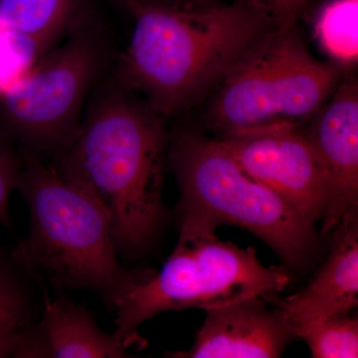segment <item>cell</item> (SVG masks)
I'll list each match as a JSON object with an SVG mask.
<instances>
[{
  "label": "cell",
  "instance_id": "1",
  "mask_svg": "<svg viewBox=\"0 0 358 358\" xmlns=\"http://www.w3.org/2000/svg\"><path fill=\"white\" fill-rule=\"evenodd\" d=\"M88 106L51 166L102 206L117 255L136 259L154 246L166 221V119L115 81Z\"/></svg>",
  "mask_w": 358,
  "mask_h": 358
},
{
  "label": "cell",
  "instance_id": "2",
  "mask_svg": "<svg viewBox=\"0 0 358 358\" xmlns=\"http://www.w3.org/2000/svg\"><path fill=\"white\" fill-rule=\"evenodd\" d=\"M124 4L134 30L115 81L166 120L206 100L278 30L265 0H214L189 9Z\"/></svg>",
  "mask_w": 358,
  "mask_h": 358
},
{
  "label": "cell",
  "instance_id": "3",
  "mask_svg": "<svg viewBox=\"0 0 358 358\" xmlns=\"http://www.w3.org/2000/svg\"><path fill=\"white\" fill-rule=\"evenodd\" d=\"M20 152L15 190L27 205L30 230L11 250L13 262L60 288L94 292L115 310L145 270L129 271L119 262L110 219L100 204L40 155Z\"/></svg>",
  "mask_w": 358,
  "mask_h": 358
},
{
  "label": "cell",
  "instance_id": "4",
  "mask_svg": "<svg viewBox=\"0 0 358 358\" xmlns=\"http://www.w3.org/2000/svg\"><path fill=\"white\" fill-rule=\"evenodd\" d=\"M167 164L180 192L179 226L206 232L235 226L262 240L285 267L303 270L313 262L315 223L247 176L217 138L192 129L169 134Z\"/></svg>",
  "mask_w": 358,
  "mask_h": 358
},
{
  "label": "cell",
  "instance_id": "5",
  "mask_svg": "<svg viewBox=\"0 0 358 358\" xmlns=\"http://www.w3.org/2000/svg\"><path fill=\"white\" fill-rule=\"evenodd\" d=\"M291 281L288 268L267 267L252 247L179 226L178 244L160 271L145 270L115 303L114 334L127 350H141L147 343L138 329L160 313L208 310L253 296L275 299Z\"/></svg>",
  "mask_w": 358,
  "mask_h": 358
},
{
  "label": "cell",
  "instance_id": "6",
  "mask_svg": "<svg viewBox=\"0 0 358 358\" xmlns=\"http://www.w3.org/2000/svg\"><path fill=\"white\" fill-rule=\"evenodd\" d=\"M345 73L331 61L315 58L296 28L275 30L207 98L205 127L222 138L274 124L303 126Z\"/></svg>",
  "mask_w": 358,
  "mask_h": 358
},
{
  "label": "cell",
  "instance_id": "7",
  "mask_svg": "<svg viewBox=\"0 0 358 358\" xmlns=\"http://www.w3.org/2000/svg\"><path fill=\"white\" fill-rule=\"evenodd\" d=\"M107 60L98 32L72 27L65 44L0 93V136L40 157H57L76 136Z\"/></svg>",
  "mask_w": 358,
  "mask_h": 358
},
{
  "label": "cell",
  "instance_id": "8",
  "mask_svg": "<svg viewBox=\"0 0 358 358\" xmlns=\"http://www.w3.org/2000/svg\"><path fill=\"white\" fill-rule=\"evenodd\" d=\"M324 180L322 232L358 218V83L345 73L331 98L300 127Z\"/></svg>",
  "mask_w": 358,
  "mask_h": 358
},
{
  "label": "cell",
  "instance_id": "9",
  "mask_svg": "<svg viewBox=\"0 0 358 358\" xmlns=\"http://www.w3.org/2000/svg\"><path fill=\"white\" fill-rule=\"evenodd\" d=\"M217 140L247 176L277 193L312 222L320 221L324 180L300 127L274 124Z\"/></svg>",
  "mask_w": 358,
  "mask_h": 358
},
{
  "label": "cell",
  "instance_id": "10",
  "mask_svg": "<svg viewBox=\"0 0 358 358\" xmlns=\"http://www.w3.org/2000/svg\"><path fill=\"white\" fill-rule=\"evenodd\" d=\"M203 324L187 350L166 353L173 358H277L296 338L279 308L260 296L205 310Z\"/></svg>",
  "mask_w": 358,
  "mask_h": 358
},
{
  "label": "cell",
  "instance_id": "11",
  "mask_svg": "<svg viewBox=\"0 0 358 358\" xmlns=\"http://www.w3.org/2000/svg\"><path fill=\"white\" fill-rule=\"evenodd\" d=\"M329 235L331 250L319 272L305 288L278 303L296 338L327 317L350 315L358 305V218Z\"/></svg>",
  "mask_w": 358,
  "mask_h": 358
},
{
  "label": "cell",
  "instance_id": "12",
  "mask_svg": "<svg viewBox=\"0 0 358 358\" xmlns=\"http://www.w3.org/2000/svg\"><path fill=\"white\" fill-rule=\"evenodd\" d=\"M128 350L115 334L103 331L95 315L68 299H47L36 326L23 331L18 358H124Z\"/></svg>",
  "mask_w": 358,
  "mask_h": 358
},
{
  "label": "cell",
  "instance_id": "13",
  "mask_svg": "<svg viewBox=\"0 0 358 358\" xmlns=\"http://www.w3.org/2000/svg\"><path fill=\"white\" fill-rule=\"evenodd\" d=\"M80 0H0V23L6 31L45 52L73 27Z\"/></svg>",
  "mask_w": 358,
  "mask_h": 358
},
{
  "label": "cell",
  "instance_id": "14",
  "mask_svg": "<svg viewBox=\"0 0 358 358\" xmlns=\"http://www.w3.org/2000/svg\"><path fill=\"white\" fill-rule=\"evenodd\" d=\"M313 35L331 62L352 72L358 61V0H327L315 13Z\"/></svg>",
  "mask_w": 358,
  "mask_h": 358
},
{
  "label": "cell",
  "instance_id": "15",
  "mask_svg": "<svg viewBox=\"0 0 358 358\" xmlns=\"http://www.w3.org/2000/svg\"><path fill=\"white\" fill-rule=\"evenodd\" d=\"M313 358L358 357V320L336 315L308 327L299 336Z\"/></svg>",
  "mask_w": 358,
  "mask_h": 358
},
{
  "label": "cell",
  "instance_id": "16",
  "mask_svg": "<svg viewBox=\"0 0 358 358\" xmlns=\"http://www.w3.org/2000/svg\"><path fill=\"white\" fill-rule=\"evenodd\" d=\"M17 265L0 252V315L29 324V305Z\"/></svg>",
  "mask_w": 358,
  "mask_h": 358
},
{
  "label": "cell",
  "instance_id": "17",
  "mask_svg": "<svg viewBox=\"0 0 358 358\" xmlns=\"http://www.w3.org/2000/svg\"><path fill=\"white\" fill-rule=\"evenodd\" d=\"M22 159L20 152H16L13 143L0 136V225L11 228L9 200L15 190L20 176Z\"/></svg>",
  "mask_w": 358,
  "mask_h": 358
},
{
  "label": "cell",
  "instance_id": "18",
  "mask_svg": "<svg viewBox=\"0 0 358 358\" xmlns=\"http://www.w3.org/2000/svg\"><path fill=\"white\" fill-rule=\"evenodd\" d=\"M278 31L288 32L298 26L310 0H265Z\"/></svg>",
  "mask_w": 358,
  "mask_h": 358
},
{
  "label": "cell",
  "instance_id": "19",
  "mask_svg": "<svg viewBox=\"0 0 358 358\" xmlns=\"http://www.w3.org/2000/svg\"><path fill=\"white\" fill-rule=\"evenodd\" d=\"M28 324L14 317L0 315V358L15 357Z\"/></svg>",
  "mask_w": 358,
  "mask_h": 358
},
{
  "label": "cell",
  "instance_id": "20",
  "mask_svg": "<svg viewBox=\"0 0 358 358\" xmlns=\"http://www.w3.org/2000/svg\"><path fill=\"white\" fill-rule=\"evenodd\" d=\"M122 2H136L145 6L169 7L176 9H189L210 3L214 0H122Z\"/></svg>",
  "mask_w": 358,
  "mask_h": 358
},
{
  "label": "cell",
  "instance_id": "21",
  "mask_svg": "<svg viewBox=\"0 0 358 358\" xmlns=\"http://www.w3.org/2000/svg\"><path fill=\"white\" fill-rule=\"evenodd\" d=\"M6 28L2 26L1 23H0V42H2V37H3V34L2 33H6Z\"/></svg>",
  "mask_w": 358,
  "mask_h": 358
}]
</instances>
